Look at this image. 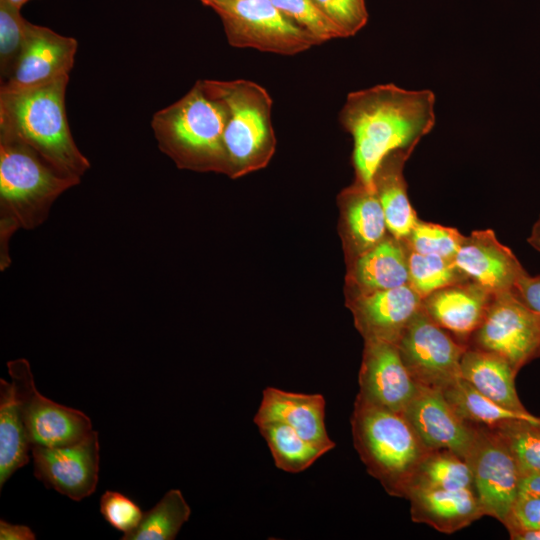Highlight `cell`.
<instances>
[{"instance_id":"cell-1","label":"cell","mask_w":540,"mask_h":540,"mask_svg":"<svg viewBox=\"0 0 540 540\" xmlns=\"http://www.w3.org/2000/svg\"><path fill=\"white\" fill-rule=\"evenodd\" d=\"M430 90H406L380 84L351 92L340 111L341 125L352 135L357 181L375 190L374 176L391 152L415 149L435 124Z\"/></svg>"},{"instance_id":"cell-2","label":"cell","mask_w":540,"mask_h":540,"mask_svg":"<svg viewBox=\"0 0 540 540\" xmlns=\"http://www.w3.org/2000/svg\"><path fill=\"white\" fill-rule=\"evenodd\" d=\"M68 82L69 74L32 88L0 89V133L23 141L59 173L80 182L90 163L69 128Z\"/></svg>"},{"instance_id":"cell-3","label":"cell","mask_w":540,"mask_h":540,"mask_svg":"<svg viewBox=\"0 0 540 540\" xmlns=\"http://www.w3.org/2000/svg\"><path fill=\"white\" fill-rule=\"evenodd\" d=\"M79 182L59 173L23 141L0 133V269L11 263L9 240L48 217L55 200Z\"/></svg>"},{"instance_id":"cell-4","label":"cell","mask_w":540,"mask_h":540,"mask_svg":"<svg viewBox=\"0 0 540 540\" xmlns=\"http://www.w3.org/2000/svg\"><path fill=\"white\" fill-rule=\"evenodd\" d=\"M227 108L211 80H199L156 112L151 126L159 149L180 168L227 173L223 136Z\"/></svg>"},{"instance_id":"cell-5","label":"cell","mask_w":540,"mask_h":540,"mask_svg":"<svg viewBox=\"0 0 540 540\" xmlns=\"http://www.w3.org/2000/svg\"><path fill=\"white\" fill-rule=\"evenodd\" d=\"M354 447L367 472L386 492L404 497L429 452L402 413L356 396L351 416Z\"/></svg>"},{"instance_id":"cell-6","label":"cell","mask_w":540,"mask_h":540,"mask_svg":"<svg viewBox=\"0 0 540 540\" xmlns=\"http://www.w3.org/2000/svg\"><path fill=\"white\" fill-rule=\"evenodd\" d=\"M211 83L227 108L223 136L227 174L237 177L264 167L276 146L270 94L245 79Z\"/></svg>"},{"instance_id":"cell-7","label":"cell","mask_w":540,"mask_h":540,"mask_svg":"<svg viewBox=\"0 0 540 540\" xmlns=\"http://www.w3.org/2000/svg\"><path fill=\"white\" fill-rule=\"evenodd\" d=\"M213 9L220 16L228 43L233 47L295 55L318 45L270 0H228Z\"/></svg>"},{"instance_id":"cell-8","label":"cell","mask_w":540,"mask_h":540,"mask_svg":"<svg viewBox=\"0 0 540 540\" xmlns=\"http://www.w3.org/2000/svg\"><path fill=\"white\" fill-rule=\"evenodd\" d=\"M7 369L31 447L71 444L93 430L92 421L84 412L59 404L38 391L28 360L8 361Z\"/></svg>"},{"instance_id":"cell-9","label":"cell","mask_w":540,"mask_h":540,"mask_svg":"<svg viewBox=\"0 0 540 540\" xmlns=\"http://www.w3.org/2000/svg\"><path fill=\"white\" fill-rule=\"evenodd\" d=\"M468 347L501 356L518 373L540 357V317L512 292L497 293Z\"/></svg>"},{"instance_id":"cell-10","label":"cell","mask_w":540,"mask_h":540,"mask_svg":"<svg viewBox=\"0 0 540 540\" xmlns=\"http://www.w3.org/2000/svg\"><path fill=\"white\" fill-rule=\"evenodd\" d=\"M414 381L443 390L460 377L461 359L468 348L434 323L421 309L396 343Z\"/></svg>"},{"instance_id":"cell-11","label":"cell","mask_w":540,"mask_h":540,"mask_svg":"<svg viewBox=\"0 0 540 540\" xmlns=\"http://www.w3.org/2000/svg\"><path fill=\"white\" fill-rule=\"evenodd\" d=\"M466 461L484 515L504 524L518 496L522 475L509 448L494 429L476 425Z\"/></svg>"},{"instance_id":"cell-12","label":"cell","mask_w":540,"mask_h":540,"mask_svg":"<svg viewBox=\"0 0 540 540\" xmlns=\"http://www.w3.org/2000/svg\"><path fill=\"white\" fill-rule=\"evenodd\" d=\"M34 476L47 488L81 501L97 488L100 468L98 432L92 430L82 439L57 447H31Z\"/></svg>"},{"instance_id":"cell-13","label":"cell","mask_w":540,"mask_h":540,"mask_svg":"<svg viewBox=\"0 0 540 540\" xmlns=\"http://www.w3.org/2000/svg\"><path fill=\"white\" fill-rule=\"evenodd\" d=\"M358 383V397L397 413H403L418 389L397 345L383 341H365Z\"/></svg>"},{"instance_id":"cell-14","label":"cell","mask_w":540,"mask_h":540,"mask_svg":"<svg viewBox=\"0 0 540 540\" xmlns=\"http://www.w3.org/2000/svg\"><path fill=\"white\" fill-rule=\"evenodd\" d=\"M402 414L428 449H448L467 459L476 425L458 416L442 390L418 385L416 394Z\"/></svg>"},{"instance_id":"cell-15","label":"cell","mask_w":540,"mask_h":540,"mask_svg":"<svg viewBox=\"0 0 540 540\" xmlns=\"http://www.w3.org/2000/svg\"><path fill=\"white\" fill-rule=\"evenodd\" d=\"M78 43L73 37L28 21L26 37L16 68L0 89L17 90L49 83L70 73Z\"/></svg>"},{"instance_id":"cell-16","label":"cell","mask_w":540,"mask_h":540,"mask_svg":"<svg viewBox=\"0 0 540 540\" xmlns=\"http://www.w3.org/2000/svg\"><path fill=\"white\" fill-rule=\"evenodd\" d=\"M355 323L365 341L396 344L422 309V298L409 284L361 293L351 304Z\"/></svg>"},{"instance_id":"cell-17","label":"cell","mask_w":540,"mask_h":540,"mask_svg":"<svg viewBox=\"0 0 540 540\" xmlns=\"http://www.w3.org/2000/svg\"><path fill=\"white\" fill-rule=\"evenodd\" d=\"M472 281L493 293L512 292L527 272L510 248L501 244L493 230H475L465 236L454 258Z\"/></svg>"},{"instance_id":"cell-18","label":"cell","mask_w":540,"mask_h":540,"mask_svg":"<svg viewBox=\"0 0 540 540\" xmlns=\"http://www.w3.org/2000/svg\"><path fill=\"white\" fill-rule=\"evenodd\" d=\"M496 293L468 279L449 285L422 299V309L438 326L468 346Z\"/></svg>"},{"instance_id":"cell-19","label":"cell","mask_w":540,"mask_h":540,"mask_svg":"<svg viewBox=\"0 0 540 540\" xmlns=\"http://www.w3.org/2000/svg\"><path fill=\"white\" fill-rule=\"evenodd\" d=\"M326 401L321 394L285 391L275 387L263 390L254 423L279 422L293 428L307 441L327 451L335 447L325 424Z\"/></svg>"},{"instance_id":"cell-20","label":"cell","mask_w":540,"mask_h":540,"mask_svg":"<svg viewBox=\"0 0 540 540\" xmlns=\"http://www.w3.org/2000/svg\"><path fill=\"white\" fill-rule=\"evenodd\" d=\"M411 518L442 533H454L484 516L474 490L413 488L406 497Z\"/></svg>"},{"instance_id":"cell-21","label":"cell","mask_w":540,"mask_h":540,"mask_svg":"<svg viewBox=\"0 0 540 540\" xmlns=\"http://www.w3.org/2000/svg\"><path fill=\"white\" fill-rule=\"evenodd\" d=\"M414 149H399L388 154L374 176V187L383 208L387 230L406 240L418 222L407 195L403 167Z\"/></svg>"},{"instance_id":"cell-22","label":"cell","mask_w":540,"mask_h":540,"mask_svg":"<svg viewBox=\"0 0 540 540\" xmlns=\"http://www.w3.org/2000/svg\"><path fill=\"white\" fill-rule=\"evenodd\" d=\"M516 375L517 372L504 358L489 351L468 347L461 359L462 379L497 404L527 413L515 388Z\"/></svg>"},{"instance_id":"cell-23","label":"cell","mask_w":540,"mask_h":540,"mask_svg":"<svg viewBox=\"0 0 540 540\" xmlns=\"http://www.w3.org/2000/svg\"><path fill=\"white\" fill-rule=\"evenodd\" d=\"M408 253L404 240L385 237L357 256L352 279L361 293L406 285L409 282Z\"/></svg>"},{"instance_id":"cell-24","label":"cell","mask_w":540,"mask_h":540,"mask_svg":"<svg viewBox=\"0 0 540 540\" xmlns=\"http://www.w3.org/2000/svg\"><path fill=\"white\" fill-rule=\"evenodd\" d=\"M31 446L16 400L14 385L0 379V488L30 461Z\"/></svg>"},{"instance_id":"cell-25","label":"cell","mask_w":540,"mask_h":540,"mask_svg":"<svg viewBox=\"0 0 540 540\" xmlns=\"http://www.w3.org/2000/svg\"><path fill=\"white\" fill-rule=\"evenodd\" d=\"M345 222L358 255L385 238V216L375 190H370L357 181L356 185L345 193Z\"/></svg>"},{"instance_id":"cell-26","label":"cell","mask_w":540,"mask_h":540,"mask_svg":"<svg viewBox=\"0 0 540 540\" xmlns=\"http://www.w3.org/2000/svg\"><path fill=\"white\" fill-rule=\"evenodd\" d=\"M460 418L473 425L494 427L509 420L540 421L539 416L505 408L481 394L469 382L458 378L442 390Z\"/></svg>"},{"instance_id":"cell-27","label":"cell","mask_w":540,"mask_h":540,"mask_svg":"<svg viewBox=\"0 0 540 540\" xmlns=\"http://www.w3.org/2000/svg\"><path fill=\"white\" fill-rule=\"evenodd\" d=\"M257 427L270 449L276 467L285 472H302L329 452L307 441L286 424L264 422L257 424Z\"/></svg>"},{"instance_id":"cell-28","label":"cell","mask_w":540,"mask_h":540,"mask_svg":"<svg viewBox=\"0 0 540 540\" xmlns=\"http://www.w3.org/2000/svg\"><path fill=\"white\" fill-rule=\"evenodd\" d=\"M413 488L474 490L472 471L468 462L451 450H429L407 493Z\"/></svg>"},{"instance_id":"cell-29","label":"cell","mask_w":540,"mask_h":540,"mask_svg":"<svg viewBox=\"0 0 540 540\" xmlns=\"http://www.w3.org/2000/svg\"><path fill=\"white\" fill-rule=\"evenodd\" d=\"M191 508L179 489L168 490L148 511L135 530L122 540H174L189 520Z\"/></svg>"},{"instance_id":"cell-30","label":"cell","mask_w":540,"mask_h":540,"mask_svg":"<svg viewBox=\"0 0 540 540\" xmlns=\"http://www.w3.org/2000/svg\"><path fill=\"white\" fill-rule=\"evenodd\" d=\"M408 272V284L422 299L436 290L469 279L454 260L411 250L408 253Z\"/></svg>"},{"instance_id":"cell-31","label":"cell","mask_w":540,"mask_h":540,"mask_svg":"<svg viewBox=\"0 0 540 540\" xmlns=\"http://www.w3.org/2000/svg\"><path fill=\"white\" fill-rule=\"evenodd\" d=\"M490 428L505 442L522 475L540 472V421L509 420Z\"/></svg>"},{"instance_id":"cell-32","label":"cell","mask_w":540,"mask_h":540,"mask_svg":"<svg viewBox=\"0 0 540 540\" xmlns=\"http://www.w3.org/2000/svg\"><path fill=\"white\" fill-rule=\"evenodd\" d=\"M20 9L8 0H0V79L1 84L13 74L26 37L28 21Z\"/></svg>"},{"instance_id":"cell-33","label":"cell","mask_w":540,"mask_h":540,"mask_svg":"<svg viewBox=\"0 0 540 540\" xmlns=\"http://www.w3.org/2000/svg\"><path fill=\"white\" fill-rule=\"evenodd\" d=\"M464 237L456 228L418 220L404 241L411 251L454 260Z\"/></svg>"},{"instance_id":"cell-34","label":"cell","mask_w":540,"mask_h":540,"mask_svg":"<svg viewBox=\"0 0 540 540\" xmlns=\"http://www.w3.org/2000/svg\"><path fill=\"white\" fill-rule=\"evenodd\" d=\"M281 12L306 30L318 44L343 38L342 32L315 5L313 0H270Z\"/></svg>"},{"instance_id":"cell-35","label":"cell","mask_w":540,"mask_h":540,"mask_svg":"<svg viewBox=\"0 0 540 540\" xmlns=\"http://www.w3.org/2000/svg\"><path fill=\"white\" fill-rule=\"evenodd\" d=\"M313 2L339 28L344 37L355 35L368 21L364 0H313Z\"/></svg>"},{"instance_id":"cell-36","label":"cell","mask_w":540,"mask_h":540,"mask_svg":"<svg viewBox=\"0 0 540 540\" xmlns=\"http://www.w3.org/2000/svg\"><path fill=\"white\" fill-rule=\"evenodd\" d=\"M100 513L113 528L126 535L136 529L144 512L127 495L107 490L100 498Z\"/></svg>"},{"instance_id":"cell-37","label":"cell","mask_w":540,"mask_h":540,"mask_svg":"<svg viewBox=\"0 0 540 540\" xmlns=\"http://www.w3.org/2000/svg\"><path fill=\"white\" fill-rule=\"evenodd\" d=\"M503 525L508 532L540 530V497L518 495Z\"/></svg>"},{"instance_id":"cell-38","label":"cell","mask_w":540,"mask_h":540,"mask_svg":"<svg viewBox=\"0 0 540 540\" xmlns=\"http://www.w3.org/2000/svg\"><path fill=\"white\" fill-rule=\"evenodd\" d=\"M512 293L531 311L540 317V275H523Z\"/></svg>"},{"instance_id":"cell-39","label":"cell","mask_w":540,"mask_h":540,"mask_svg":"<svg viewBox=\"0 0 540 540\" xmlns=\"http://www.w3.org/2000/svg\"><path fill=\"white\" fill-rule=\"evenodd\" d=\"M1 540H35L36 535L29 526L0 521Z\"/></svg>"},{"instance_id":"cell-40","label":"cell","mask_w":540,"mask_h":540,"mask_svg":"<svg viewBox=\"0 0 540 540\" xmlns=\"http://www.w3.org/2000/svg\"><path fill=\"white\" fill-rule=\"evenodd\" d=\"M518 495L540 497V472L521 475Z\"/></svg>"},{"instance_id":"cell-41","label":"cell","mask_w":540,"mask_h":540,"mask_svg":"<svg viewBox=\"0 0 540 540\" xmlns=\"http://www.w3.org/2000/svg\"><path fill=\"white\" fill-rule=\"evenodd\" d=\"M509 535L514 540H540V530H515Z\"/></svg>"},{"instance_id":"cell-42","label":"cell","mask_w":540,"mask_h":540,"mask_svg":"<svg viewBox=\"0 0 540 540\" xmlns=\"http://www.w3.org/2000/svg\"><path fill=\"white\" fill-rule=\"evenodd\" d=\"M527 241L533 248L540 251V216L534 223L531 234Z\"/></svg>"},{"instance_id":"cell-43","label":"cell","mask_w":540,"mask_h":540,"mask_svg":"<svg viewBox=\"0 0 540 540\" xmlns=\"http://www.w3.org/2000/svg\"><path fill=\"white\" fill-rule=\"evenodd\" d=\"M203 4L210 6L212 9L228 0H200Z\"/></svg>"},{"instance_id":"cell-44","label":"cell","mask_w":540,"mask_h":540,"mask_svg":"<svg viewBox=\"0 0 540 540\" xmlns=\"http://www.w3.org/2000/svg\"><path fill=\"white\" fill-rule=\"evenodd\" d=\"M12 5L21 8L25 3L30 0H8Z\"/></svg>"}]
</instances>
